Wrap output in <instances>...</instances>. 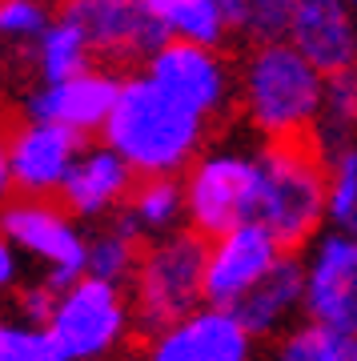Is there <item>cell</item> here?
I'll use <instances>...</instances> for the list:
<instances>
[{"label":"cell","instance_id":"4316f807","mask_svg":"<svg viewBox=\"0 0 357 361\" xmlns=\"http://www.w3.org/2000/svg\"><path fill=\"white\" fill-rule=\"evenodd\" d=\"M0 361H68L49 325H25L0 317Z\"/></svg>","mask_w":357,"mask_h":361},{"label":"cell","instance_id":"30bf717a","mask_svg":"<svg viewBox=\"0 0 357 361\" xmlns=\"http://www.w3.org/2000/svg\"><path fill=\"white\" fill-rule=\"evenodd\" d=\"M56 13L68 16L92 44V56H101L109 65L145 61L165 40L145 0H61Z\"/></svg>","mask_w":357,"mask_h":361},{"label":"cell","instance_id":"5bb4252c","mask_svg":"<svg viewBox=\"0 0 357 361\" xmlns=\"http://www.w3.org/2000/svg\"><path fill=\"white\" fill-rule=\"evenodd\" d=\"M249 329L225 305H205L153 334L149 361H249Z\"/></svg>","mask_w":357,"mask_h":361},{"label":"cell","instance_id":"6da1fadb","mask_svg":"<svg viewBox=\"0 0 357 361\" xmlns=\"http://www.w3.org/2000/svg\"><path fill=\"white\" fill-rule=\"evenodd\" d=\"M205 129L209 116L193 113L140 68L121 80L116 104L101 133L104 145H113L137 177H177L201 153Z\"/></svg>","mask_w":357,"mask_h":361},{"label":"cell","instance_id":"8fae6325","mask_svg":"<svg viewBox=\"0 0 357 361\" xmlns=\"http://www.w3.org/2000/svg\"><path fill=\"white\" fill-rule=\"evenodd\" d=\"M121 73L116 68H80L64 80H37V89L25 97V113L32 121H52V125H64V129L80 133H101L109 113L116 104V92H121Z\"/></svg>","mask_w":357,"mask_h":361},{"label":"cell","instance_id":"d6a6232c","mask_svg":"<svg viewBox=\"0 0 357 361\" xmlns=\"http://www.w3.org/2000/svg\"><path fill=\"white\" fill-rule=\"evenodd\" d=\"M349 233H357V221H353V229H349Z\"/></svg>","mask_w":357,"mask_h":361},{"label":"cell","instance_id":"83f0119b","mask_svg":"<svg viewBox=\"0 0 357 361\" xmlns=\"http://www.w3.org/2000/svg\"><path fill=\"white\" fill-rule=\"evenodd\" d=\"M56 293H61V289H52L44 277H40L37 285L20 289V293H16V322H25V325H49L52 305H56Z\"/></svg>","mask_w":357,"mask_h":361},{"label":"cell","instance_id":"d6986e66","mask_svg":"<svg viewBox=\"0 0 357 361\" xmlns=\"http://www.w3.org/2000/svg\"><path fill=\"white\" fill-rule=\"evenodd\" d=\"M140 237H165L185 217V185L177 177H140L121 209Z\"/></svg>","mask_w":357,"mask_h":361},{"label":"cell","instance_id":"f1b7e54d","mask_svg":"<svg viewBox=\"0 0 357 361\" xmlns=\"http://www.w3.org/2000/svg\"><path fill=\"white\" fill-rule=\"evenodd\" d=\"M16 281H20V249L0 233V293L16 289Z\"/></svg>","mask_w":357,"mask_h":361},{"label":"cell","instance_id":"8992f818","mask_svg":"<svg viewBox=\"0 0 357 361\" xmlns=\"http://www.w3.org/2000/svg\"><path fill=\"white\" fill-rule=\"evenodd\" d=\"M128 329V301L116 281L101 277H77V281L56 293L49 317V334L68 361H92L125 337Z\"/></svg>","mask_w":357,"mask_h":361},{"label":"cell","instance_id":"d4e9b609","mask_svg":"<svg viewBox=\"0 0 357 361\" xmlns=\"http://www.w3.org/2000/svg\"><path fill=\"white\" fill-rule=\"evenodd\" d=\"M277 361H357V334H341L313 322L277 349Z\"/></svg>","mask_w":357,"mask_h":361},{"label":"cell","instance_id":"3957f363","mask_svg":"<svg viewBox=\"0 0 357 361\" xmlns=\"http://www.w3.org/2000/svg\"><path fill=\"white\" fill-rule=\"evenodd\" d=\"M325 73L289 40L253 44L241 68V109L265 141L313 133L321 113Z\"/></svg>","mask_w":357,"mask_h":361},{"label":"cell","instance_id":"e0dca14e","mask_svg":"<svg viewBox=\"0 0 357 361\" xmlns=\"http://www.w3.org/2000/svg\"><path fill=\"white\" fill-rule=\"evenodd\" d=\"M301 301H305V269H301V261H297L294 253H281L277 265H273L253 289H245L229 310L237 313V322H241L249 334H269V329H277Z\"/></svg>","mask_w":357,"mask_h":361},{"label":"cell","instance_id":"7c38bea8","mask_svg":"<svg viewBox=\"0 0 357 361\" xmlns=\"http://www.w3.org/2000/svg\"><path fill=\"white\" fill-rule=\"evenodd\" d=\"M85 149V137L52 121L25 116L8 133V161H13V185L25 197H56L68 169Z\"/></svg>","mask_w":357,"mask_h":361},{"label":"cell","instance_id":"ac0fdd59","mask_svg":"<svg viewBox=\"0 0 357 361\" xmlns=\"http://www.w3.org/2000/svg\"><path fill=\"white\" fill-rule=\"evenodd\" d=\"M25 56H28V68L37 73V80H64L92 65V44L68 16L56 13L49 20V28L28 44Z\"/></svg>","mask_w":357,"mask_h":361},{"label":"cell","instance_id":"ba28073f","mask_svg":"<svg viewBox=\"0 0 357 361\" xmlns=\"http://www.w3.org/2000/svg\"><path fill=\"white\" fill-rule=\"evenodd\" d=\"M145 73L173 92L181 104H189L193 113L213 116L229 109L233 97V73L217 44H197V40H161L145 56Z\"/></svg>","mask_w":357,"mask_h":361},{"label":"cell","instance_id":"7402d4cb","mask_svg":"<svg viewBox=\"0 0 357 361\" xmlns=\"http://www.w3.org/2000/svg\"><path fill=\"white\" fill-rule=\"evenodd\" d=\"M357 129V68H341L325 77V92H321V113H317V141L325 145V157L345 145V137Z\"/></svg>","mask_w":357,"mask_h":361},{"label":"cell","instance_id":"7a4b0ae2","mask_svg":"<svg viewBox=\"0 0 357 361\" xmlns=\"http://www.w3.org/2000/svg\"><path fill=\"white\" fill-rule=\"evenodd\" d=\"M325 185H329V157L317 133L265 141V149L257 153V193L249 221H261L294 253L325 217Z\"/></svg>","mask_w":357,"mask_h":361},{"label":"cell","instance_id":"ffe728a7","mask_svg":"<svg viewBox=\"0 0 357 361\" xmlns=\"http://www.w3.org/2000/svg\"><path fill=\"white\" fill-rule=\"evenodd\" d=\"M153 25L165 40H197V44H221L229 37L225 13L217 0H145Z\"/></svg>","mask_w":357,"mask_h":361},{"label":"cell","instance_id":"52a82bcc","mask_svg":"<svg viewBox=\"0 0 357 361\" xmlns=\"http://www.w3.org/2000/svg\"><path fill=\"white\" fill-rule=\"evenodd\" d=\"M253 193H257V157L213 149L205 157H193L189 177H185V217L189 229L201 237L241 225L253 217Z\"/></svg>","mask_w":357,"mask_h":361},{"label":"cell","instance_id":"cb8c5ba5","mask_svg":"<svg viewBox=\"0 0 357 361\" xmlns=\"http://www.w3.org/2000/svg\"><path fill=\"white\" fill-rule=\"evenodd\" d=\"M325 217L349 233L357 221V145H337L329 153V185H325Z\"/></svg>","mask_w":357,"mask_h":361},{"label":"cell","instance_id":"44dd1931","mask_svg":"<svg viewBox=\"0 0 357 361\" xmlns=\"http://www.w3.org/2000/svg\"><path fill=\"white\" fill-rule=\"evenodd\" d=\"M140 229L125 213H116L113 225H104L97 237H89V261H85V273L92 277H101V281H116L125 285L133 281V273H137V261H140Z\"/></svg>","mask_w":357,"mask_h":361},{"label":"cell","instance_id":"484cf974","mask_svg":"<svg viewBox=\"0 0 357 361\" xmlns=\"http://www.w3.org/2000/svg\"><path fill=\"white\" fill-rule=\"evenodd\" d=\"M52 16L56 13L49 0H0V40L8 49L28 52V44L49 28Z\"/></svg>","mask_w":357,"mask_h":361},{"label":"cell","instance_id":"f546056e","mask_svg":"<svg viewBox=\"0 0 357 361\" xmlns=\"http://www.w3.org/2000/svg\"><path fill=\"white\" fill-rule=\"evenodd\" d=\"M16 193L13 185V161H8V133H0V201H8Z\"/></svg>","mask_w":357,"mask_h":361},{"label":"cell","instance_id":"2e32d148","mask_svg":"<svg viewBox=\"0 0 357 361\" xmlns=\"http://www.w3.org/2000/svg\"><path fill=\"white\" fill-rule=\"evenodd\" d=\"M285 40L329 77L357 68V25L349 0H294Z\"/></svg>","mask_w":357,"mask_h":361},{"label":"cell","instance_id":"9a60e30c","mask_svg":"<svg viewBox=\"0 0 357 361\" xmlns=\"http://www.w3.org/2000/svg\"><path fill=\"white\" fill-rule=\"evenodd\" d=\"M137 185V173L128 165L125 157L116 153L113 145H85L64 177L61 201L73 217H85V221H97V217H109V213H121Z\"/></svg>","mask_w":357,"mask_h":361},{"label":"cell","instance_id":"603a6c76","mask_svg":"<svg viewBox=\"0 0 357 361\" xmlns=\"http://www.w3.org/2000/svg\"><path fill=\"white\" fill-rule=\"evenodd\" d=\"M229 32L245 37L249 44H265V40H285L289 32V13L294 0H217Z\"/></svg>","mask_w":357,"mask_h":361},{"label":"cell","instance_id":"277c9868","mask_svg":"<svg viewBox=\"0 0 357 361\" xmlns=\"http://www.w3.org/2000/svg\"><path fill=\"white\" fill-rule=\"evenodd\" d=\"M205 253L209 237L197 229L165 233L149 249H140L137 273H133V310L140 329H165L193 313L205 301Z\"/></svg>","mask_w":357,"mask_h":361},{"label":"cell","instance_id":"4fadbf2b","mask_svg":"<svg viewBox=\"0 0 357 361\" xmlns=\"http://www.w3.org/2000/svg\"><path fill=\"white\" fill-rule=\"evenodd\" d=\"M305 310L317 325L357 334V233L325 237L305 265Z\"/></svg>","mask_w":357,"mask_h":361},{"label":"cell","instance_id":"4dcf8cb0","mask_svg":"<svg viewBox=\"0 0 357 361\" xmlns=\"http://www.w3.org/2000/svg\"><path fill=\"white\" fill-rule=\"evenodd\" d=\"M4 49H8V44L0 40V77H4V65H8V56H4Z\"/></svg>","mask_w":357,"mask_h":361},{"label":"cell","instance_id":"9c48e42d","mask_svg":"<svg viewBox=\"0 0 357 361\" xmlns=\"http://www.w3.org/2000/svg\"><path fill=\"white\" fill-rule=\"evenodd\" d=\"M281 253H289V249L281 245L261 221H241V225L209 237V253H205V301L229 310L245 289H253L277 265Z\"/></svg>","mask_w":357,"mask_h":361},{"label":"cell","instance_id":"5b68a950","mask_svg":"<svg viewBox=\"0 0 357 361\" xmlns=\"http://www.w3.org/2000/svg\"><path fill=\"white\" fill-rule=\"evenodd\" d=\"M0 233L20 249V257H32L44 265V281L52 289L85 277L89 261V237L80 233L77 217L52 201V197H13L0 205Z\"/></svg>","mask_w":357,"mask_h":361},{"label":"cell","instance_id":"1f68e13d","mask_svg":"<svg viewBox=\"0 0 357 361\" xmlns=\"http://www.w3.org/2000/svg\"><path fill=\"white\" fill-rule=\"evenodd\" d=\"M349 8H357V0H349Z\"/></svg>","mask_w":357,"mask_h":361}]
</instances>
